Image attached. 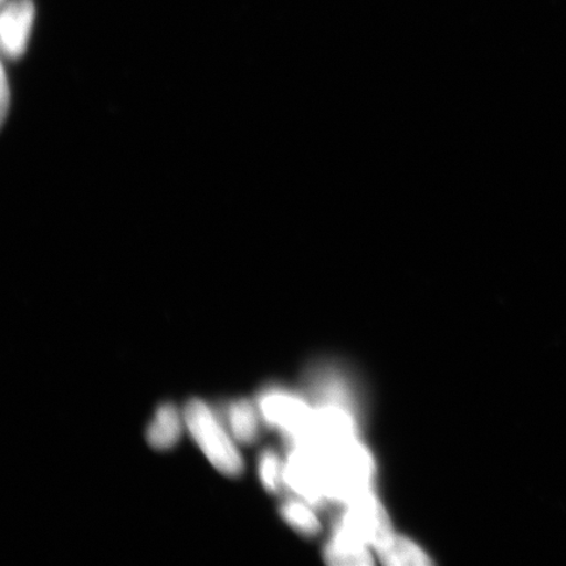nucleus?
I'll return each mask as SVG.
<instances>
[{
  "label": "nucleus",
  "mask_w": 566,
  "mask_h": 566,
  "mask_svg": "<svg viewBox=\"0 0 566 566\" xmlns=\"http://www.w3.org/2000/svg\"><path fill=\"white\" fill-rule=\"evenodd\" d=\"M2 2L4 3V2H7V0H2Z\"/></svg>",
  "instance_id": "obj_13"
},
{
  "label": "nucleus",
  "mask_w": 566,
  "mask_h": 566,
  "mask_svg": "<svg viewBox=\"0 0 566 566\" xmlns=\"http://www.w3.org/2000/svg\"><path fill=\"white\" fill-rule=\"evenodd\" d=\"M314 448L322 460L325 497L348 504L373 492L374 460L356 438L331 448Z\"/></svg>",
  "instance_id": "obj_1"
},
{
  "label": "nucleus",
  "mask_w": 566,
  "mask_h": 566,
  "mask_svg": "<svg viewBox=\"0 0 566 566\" xmlns=\"http://www.w3.org/2000/svg\"><path fill=\"white\" fill-rule=\"evenodd\" d=\"M35 17L33 0H10L0 17V41L9 60H19L27 51Z\"/></svg>",
  "instance_id": "obj_5"
},
{
  "label": "nucleus",
  "mask_w": 566,
  "mask_h": 566,
  "mask_svg": "<svg viewBox=\"0 0 566 566\" xmlns=\"http://www.w3.org/2000/svg\"><path fill=\"white\" fill-rule=\"evenodd\" d=\"M335 531L375 548L394 535L388 515L373 492L346 504Z\"/></svg>",
  "instance_id": "obj_3"
},
{
  "label": "nucleus",
  "mask_w": 566,
  "mask_h": 566,
  "mask_svg": "<svg viewBox=\"0 0 566 566\" xmlns=\"http://www.w3.org/2000/svg\"><path fill=\"white\" fill-rule=\"evenodd\" d=\"M282 518L290 526L301 531L302 534L315 535L321 531V522L306 502L298 500H289L281 506Z\"/></svg>",
  "instance_id": "obj_10"
},
{
  "label": "nucleus",
  "mask_w": 566,
  "mask_h": 566,
  "mask_svg": "<svg viewBox=\"0 0 566 566\" xmlns=\"http://www.w3.org/2000/svg\"><path fill=\"white\" fill-rule=\"evenodd\" d=\"M10 105V88L9 83H7L6 70L2 71V119L7 116V111H9Z\"/></svg>",
  "instance_id": "obj_12"
},
{
  "label": "nucleus",
  "mask_w": 566,
  "mask_h": 566,
  "mask_svg": "<svg viewBox=\"0 0 566 566\" xmlns=\"http://www.w3.org/2000/svg\"><path fill=\"white\" fill-rule=\"evenodd\" d=\"M184 416L172 405L159 407L147 430V441L157 450L172 449L179 442Z\"/></svg>",
  "instance_id": "obj_6"
},
{
  "label": "nucleus",
  "mask_w": 566,
  "mask_h": 566,
  "mask_svg": "<svg viewBox=\"0 0 566 566\" xmlns=\"http://www.w3.org/2000/svg\"><path fill=\"white\" fill-rule=\"evenodd\" d=\"M184 423L198 448L219 472L229 478L242 475L244 462L239 454L237 441L207 402L189 401L184 410Z\"/></svg>",
  "instance_id": "obj_2"
},
{
  "label": "nucleus",
  "mask_w": 566,
  "mask_h": 566,
  "mask_svg": "<svg viewBox=\"0 0 566 566\" xmlns=\"http://www.w3.org/2000/svg\"><path fill=\"white\" fill-rule=\"evenodd\" d=\"M260 410L251 401L238 400L228 410L230 433L239 443L256 441L260 430Z\"/></svg>",
  "instance_id": "obj_7"
},
{
  "label": "nucleus",
  "mask_w": 566,
  "mask_h": 566,
  "mask_svg": "<svg viewBox=\"0 0 566 566\" xmlns=\"http://www.w3.org/2000/svg\"><path fill=\"white\" fill-rule=\"evenodd\" d=\"M259 475L261 483L269 492H279L285 484V464L273 450H266L259 460Z\"/></svg>",
  "instance_id": "obj_11"
},
{
  "label": "nucleus",
  "mask_w": 566,
  "mask_h": 566,
  "mask_svg": "<svg viewBox=\"0 0 566 566\" xmlns=\"http://www.w3.org/2000/svg\"><path fill=\"white\" fill-rule=\"evenodd\" d=\"M367 547L369 546L335 531L334 539L325 548V558L328 564L337 566L373 565L374 560Z\"/></svg>",
  "instance_id": "obj_8"
},
{
  "label": "nucleus",
  "mask_w": 566,
  "mask_h": 566,
  "mask_svg": "<svg viewBox=\"0 0 566 566\" xmlns=\"http://www.w3.org/2000/svg\"><path fill=\"white\" fill-rule=\"evenodd\" d=\"M259 410L261 419L271 427L279 428L293 444L307 440L315 409L298 396L272 389L261 395Z\"/></svg>",
  "instance_id": "obj_4"
},
{
  "label": "nucleus",
  "mask_w": 566,
  "mask_h": 566,
  "mask_svg": "<svg viewBox=\"0 0 566 566\" xmlns=\"http://www.w3.org/2000/svg\"><path fill=\"white\" fill-rule=\"evenodd\" d=\"M378 556L386 565H429L431 562L424 552L406 537L392 535L378 548Z\"/></svg>",
  "instance_id": "obj_9"
}]
</instances>
